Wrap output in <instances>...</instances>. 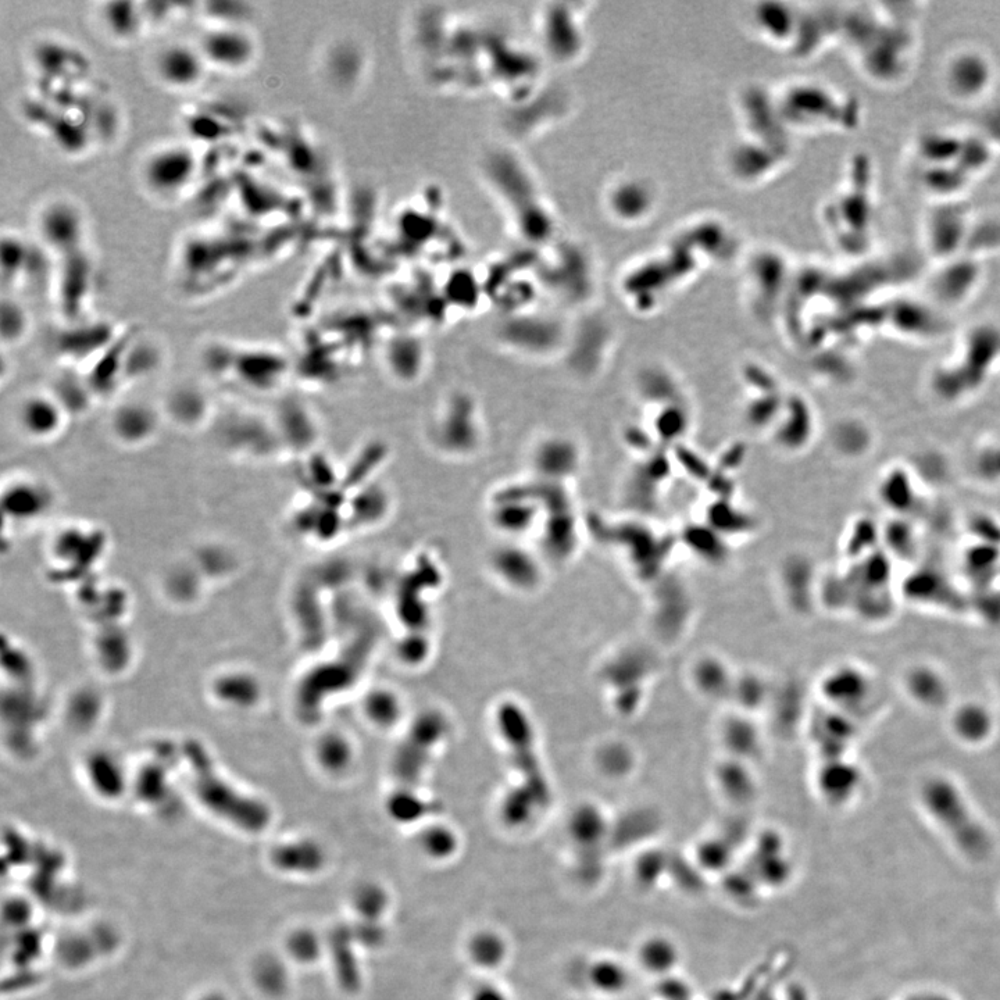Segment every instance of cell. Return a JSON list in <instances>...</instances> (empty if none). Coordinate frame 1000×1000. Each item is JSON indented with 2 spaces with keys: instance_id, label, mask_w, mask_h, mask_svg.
Instances as JSON below:
<instances>
[{
  "instance_id": "3957f363",
  "label": "cell",
  "mask_w": 1000,
  "mask_h": 1000,
  "mask_svg": "<svg viewBox=\"0 0 1000 1000\" xmlns=\"http://www.w3.org/2000/svg\"><path fill=\"white\" fill-rule=\"evenodd\" d=\"M481 423L477 403L469 396L455 394L449 396L439 407L437 416L432 417L428 434L439 452L467 457L480 448Z\"/></svg>"
},
{
  "instance_id": "2e32d148",
  "label": "cell",
  "mask_w": 1000,
  "mask_h": 1000,
  "mask_svg": "<svg viewBox=\"0 0 1000 1000\" xmlns=\"http://www.w3.org/2000/svg\"><path fill=\"white\" fill-rule=\"evenodd\" d=\"M491 566L499 580L514 588H528L537 580L534 557L519 545L499 546L492 553Z\"/></svg>"
},
{
  "instance_id": "5bb4252c",
  "label": "cell",
  "mask_w": 1000,
  "mask_h": 1000,
  "mask_svg": "<svg viewBox=\"0 0 1000 1000\" xmlns=\"http://www.w3.org/2000/svg\"><path fill=\"white\" fill-rule=\"evenodd\" d=\"M205 63L199 49L178 44L162 50L157 57L156 69L159 77L170 87L188 88L200 81Z\"/></svg>"
},
{
  "instance_id": "8992f818",
  "label": "cell",
  "mask_w": 1000,
  "mask_h": 1000,
  "mask_svg": "<svg viewBox=\"0 0 1000 1000\" xmlns=\"http://www.w3.org/2000/svg\"><path fill=\"white\" fill-rule=\"evenodd\" d=\"M55 338V355L63 369H73L85 373L96 363L110 345L119 338L121 332L112 325L102 323H67Z\"/></svg>"
},
{
  "instance_id": "5b68a950",
  "label": "cell",
  "mask_w": 1000,
  "mask_h": 1000,
  "mask_svg": "<svg viewBox=\"0 0 1000 1000\" xmlns=\"http://www.w3.org/2000/svg\"><path fill=\"white\" fill-rule=\"evenodd\" d=\"M659 203L656 182L637 173L616 175L603 192L605 213L613 223L625 227L645 224L655 216Z\"/></svg>"
},
{
  "instance_id": "ac0fdd59",
  "label": "cell",
  "mask_w": 1000,
  "mask_h": 1000,
  "mask_svg": "<svg viewBox=\"0 0 1000 1000\" xmlns=\"http://www.w3.org/2000/svg\"><path fill=\"white\" fill-rule=\"evenodd\" d=\"M28 330V317L16 302L3 300L2 339L3 344H19Z\"/></svg>"
},
{
  "instance_id": "277c9868",
  "label": "cell",
  "mask_w": 1000,
  "mask_h": 1000,
  "mask_svg": "<svg viewBox=\"0 0 1000 1000\" xmlns=\"http://www.w3.org/2000/svg\"><path fill=\"white\" fill-rule=\"evenodd\" d=\"M994 67L991 57L980 48L953 49L942 63V89L955 102H980L994 84Z\"/></svg>"
},
{
  "instance_id": "52a82bcc",
  "label": "cell",
  "mask_w": 1000,
  "mask_h": 1000,
  "mask_svg": "<svg viewBox=\"0 0 1000 1000\" xmlns=\"http://www.w3.org/2000/svg\"><path fill=\"white\" fill-rule=\"evenodd\" d=\"M55 503V492L41 478L20 474L3 482L2 510L6 523H38L52 512Z\"/></svg>"
},
{
  "instance_id": "44dd1931",
  "label": "cell",
  "mask_w": 1000,
  "mask_h": 1000,
  "mask_svg": "<svg viewBox=\"0 0 1000 1000\" xmlns=\"http://www.w3.org/2000/svg\"><path fill=\"white\" fill-rule=\"evenodd\" d=\"M321 756H324L325 766L332 770H342L348 766L352 753L348 742L341 737H331L325 739L324 745L321 746Z\"/></svg>"
},
{
  "instance_id": "e0dca14e",
  "label": "cell",
  "mask_w": 1000,
  "mask_h": 1000,
  "mask_svg": "<svg viewBox=\"0 0 1000 1000\" xmlns=\"http://www.w3.org/2000/svg\"><path fill=\"white\" fill-rule=\"evenodd\" d=\"M425 356L427 353L419 342L400 339L387 346L385 362L396 380L412 382L423 373Z\"/></svg>"
},
{
  "instance_id": "7a4b0ae2",
  "label": "cell",
  "mask_w": 1000,
  "mask_h": 1000,
  "mask_svg": "<svg viewBox=\"0 0 1000 1000\" xmlns=\"http://www.w3.org/2000/svg\"><path fill=\"white\" fill-rule=\"evenodd\" d=\"M213 425L221 448L238 459L263 462L285 452L273 417L255 410H228Z\"/></svg>"
},
{
  "instance_id": "7c38bea8",
  "label": "cell",
  "mask_w": 1000,
  "mask_h": 1000,
  "mask_svg": "<svg viewBox=\"0 0 1000 1000\" xmlns=\"http://www.w3.org/2000/svg\"><path fill=\"white\" fill-rule=\"evenodd\" d=\"M273 421L284 450L305 452L312 448L319 437V425L314 419L312 410L300 400H285L278 407Z\"/></svg>"
},
{
  "instance_id": "4fadbf2b",
  "label": "cell",
  "mask_w": 1000,
  "mask_h": 1000,
  "mask_svg": "<svg viewBox=\"0 0 1000 1000\" xmlns=\"http://www.w3.org/2000/svg\"><path fill=\"white\" fill-rule=\"evenodd\" d=\"M162 412L166 419L184 430L213 425L216 419L212 399L194 385H182L171 391Z\"/></svg>"
},
{
  "instance_id": "9a60e30c",
  "label": "cell",
  "mask_w": 1000,
  "mask_h": 1000,
  "mask_svg": "<svg viewBox=\"0 0 1000 1000\" xmlns=\"http://www.w3.org/2000/svg\"><path fill=\"white\" fill-rule=\"evenodd\" d=\"M42 237L49 246L67 252L80 246L82 220L74 207L66 203H55L45 210L41 217Z\"/></svg>"
},
{
  "instance_id": "ffe728a7",
  "label": "cell",
  "mask_w": 1000,
  "mask_h": 1000,
  "mask_svg": "<svg viewBox=\"0 0 1000 1000\" xmlns=\"http://www.w3.org/2000/svg\"><path fill=\"white\" fill-rule=\"evenodd\" d=\"M106 21L110 30L120 37L132 35L139 27V13L131 3H116L107 6Z\"/></svg>"
},
{
  "instance_id": "30bf717a",
  "label": "cell",
  "mask_w": 1000,
  "mask_h": 1000,
  "mask_svg": "<svg viewBox=\"0 0 1000 1000\" xmlns=\"http://www.w3.org/2000/svg\"><path fill=\"white\" fill-rule=\"evenodd\" d=\"M196 171L194 153L181 145L166 146L149 157L145 181L157 194H175L189 184Z\"/></svg>"
},
{
  "instance_id": "8fae6325",
  "label": "cell",
  "mask_w": 1000,
  "mask_h": 1000,
  "mask_svg": "<svg viewBox=\"0 0 1000 1000\" xmlns=\"http://www.w3.org/2000/svg\"><path fill=\"white\" fill-rule=\"evenodd\" d=\"M206 62L225 70L242 69L253 59L255 42L237 27H221L207 32L199 45Z\"/></svg>"
},
{
  "instance_id": "ba28073f",
  "label": "cell",
  "mask_w": 1000,
  "mask_h": 1000,
  "mask_svg": "<svg viewBox=\"0 0 1000 1000\" xmlns=\"http://www.w3.org/2000/svg\"><path fill=\"white\" fill-rule=\"evenodd\" d=\"M71 416L52 392H35L20 403L17 423L24 437L37 444L56 441L67 430Z\"/></svg>"
},
{
  "instance_id": "d6986e66",
  "label": "cell",
  "mask_w": 1000,
  "mask_h": 1000,
  "mask_svg": "<svg viewBox=\"0 0 1000 1000\" xmlns=\"http://www.w3.org/2000/svg\"><path fill=\"white\" fill-rule=\"evenodd\" d=\"M367 713L375 724H394L399 716L400 703L391 692L378 691L367 700Z\"/></svg>"
},
{
  "instance_id": "9c48e42d",
  "label": "cell",
  "mask_w": 1000,
  "mask_h": 1000,
  "mask_svg": "<svg viewBox=\"0 0 1000 1000\" xmlns=\"http://www.w3.org/2000/svg\"><path fill=\"white\" fill-rule=\"evenodd\" d=\"M163 412L141 400L121 403L110 417V434L124 448H142L156 438Z\"/></svg>"
},
{
  "instance_id": "6da1fadb",
  "label": "cell",
  "mask_w": 1000,
  "mask_h": 1000,
  "mask_svg": "<svg viewBox=\"0 0 1000 1000\" xmlns=\"http://www.w3.org/2000/svg\"><path fill=\"white\" fill-rule=\"evenodd\" d=\"M202 362L207 373L217 380L263 394L282 387L291 371L287 355L267 345L213 342L203 350Z\"/></svg>"
}]
</instances>
